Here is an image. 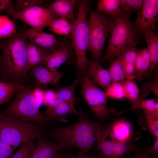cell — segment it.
<instances>
[{"label": "cell", "instance_id": "20", "mask_svg": "<svg viewBox=\"0 0 158 158\" xmlns=\"http://www.w3.org/2000/svg\"><path fill=\"white\" fill-rule=\"evenodd\" d=\"M46 50H47L34 44H28L27 49V73L34 66L42 63L46 56L49 54Z\"/></svg>", "mask_w": 158, "mask_h": 158}, {"label": "cell", "instance_id": "19", "mask_svg": "<svg viewBox=\"0 0 158 158\" xmlns=\"http://www.w3.org/2000/svg\"><path fill=\"white\" fill-rule=\"evenodd\" d=\"M143 35L149 53L150 64L146 77H147L158 63V36L152 31L145 32Z\"/></svg>", "mask_w": 158, "mask_h": 158}, {"label": "cell", "instance_id": "25", "mask_svg": "<svg viewBox=\"0 0 158 158\" xmlns=\"http://www.w3.org/2000/svg\"><path fill=\"white\" fill-rule=\"evenodd\" d=\"M49 30L58 35L68 36L71 33L72 24L67 19L60 17L53 21L48 25Z\"/></svg>", "mask_w": 158, "mask_h": 158}, {"label": "cell", "instance_id": "21", "mask_svg": "<svg viewBox=\"0 0 158 158\" xmlns=\"http://www.w3.org/2000/svg\"><path fill=\"white\" fill-rule=\"evenodd\" d=\"M150 64V56L147 48H144L138 52L135 63V78L139 81H141L144 77H146Z\"/></svg>", "mask_w": 158, "mask_h": 158}, {"label": "cell", "instance_id": "24", "mask_svg": "<svg viewBox=\"0 0 158 158\" xmlns=\"http://www.w3.org/2000/svg\"><path fill=\"white\" fill-rule=\"evenodd\" d=\"M121 0H99L97 3V11L99 12L104 11L114 18H117L121 14Z\"/></svg>", "mask_w": 158, "mask_h": 158}, {"label": "cell", "instance_id": "9", "mask_svg": "<svg viewBox=\"0 0 158 158\" xmlns=\"http://www.w3.org/2000/svg\"><path fill=\"white\" fill-rule=\"evenodd\" d=\"M5 11L10 17L21 21L31 28L42 30L53 21L59 18L48 8L39 5L18 11H15L11 6Z\"/></svg>", "mask_w": 158, "mask_h": 158}, {"label": "cell", "instance_id": "44", "mask_svg": "<svg viewBox=\"0 0 158 158\" xmlns=\"http://www.w3.org/2000/svg\"><path fill=\"white\" fill-rule=\"evenodd\" d=\"M11 0H0V13L3 11H5L8 7L12 5Z\"/></svg>", "mask_w": 158, "mask_h": 158}, {"label": "cell", "instance_id": "7", "mask_svg": "<svg viewBox=\"0 0 158 158\" xmlns=\"http://www.w3.org/2000/svg\"><path fill=\"white\" fill-rule=\"evenodd\" d=\"M87 20L89 32V43L87 50L93 59L99 63L106 41L108 37L113 23L104 13L94 11L91 8Z\"/></svg>", "mask_w": 158, "mask_h": 158}, {"label": "cell", "instance_id": "26", "mask_svg": "<svg viewBox=\"0 0 158 158\" xmlns=\"http://www.w3.org/2000/svg\"><path fill=\"white\" fill-rule=\"evenodd\" d=\"M16 32L14 22L7 16L0 14V39L12 38Z\"/></svg>", "mask_w": 158, "mask_h": 158}, {"label": "cell", "instance_id": "8", "mask_svg": "<svg viewBox=\"0 0 158 158\" xmlns=\"http://www.w3.org/2000/svg\"><path fill=\"white\" fill-rule=\"evenodd\" d=\"M81 95L92 113L100 121L107 119L110 113L107 107V97L105 92L99 88L88 77H81L80 83Z\"/></svg>", "mask_w": 158, "mask_h": 158}, {"label": "cell", "instance_id": "4", "mask_svg": "<svg viewBox=\"0 0 158 158\" xmlns=\"http://www.w3.org/2000/svg\"><path fill=\"white\" fill-rule=\"evenodd\" d=\"M131 13H121L114 20L108 37L104 60L111 63L125 50L137 48L138 41L130 18Z\"/></svg>", "mask_w": 158, "mask_h": 158}, {"label": "cell", "instance_id": "35", "mask_svg": "<svg viewBox=\"0 0 158 158\" xmlns=\"http://www.w3.org/2000/svg\"><path fill=\"white\" fill-rule=\"evenodd\" d=\"M148 130L153 135L158 137V117L145 114Z\"/></svg>", "mask_w": 158, "mask_h": 158}, {"label": "cell", "instance_id": "17", "mask_svg": "<svg viewBox=\"0 0 158 158\" xmlns=\"http://www.w3.org/2000/svg\"><path fill=\"white\" fill-rule=\"evenodd\" d=\"M80 1L76 0H56L51 4L48 8L59 17L68 19L72 23L75 18V9Z\"/></svg>", "mask_w": 158, "mask_h": 158}, {"label": "cell", "instance_id": "15", "mask_svg": "<svg viewBox=\"0 0 158 158\" xmlns=\"http://www.w3.org/2000/svg\"><path fill=\"white\" fill-rule=\"evenodd\" d=\"M32 75L39 85H57L65 72L51 70L42 63L32 68Z\"/></svg>", "mask_w": 158, "mask_h": 158}, {"label": "cell", "instance_id": "16", "mask_svg": "<svg viewBox=\"0 0 158 158\" xmlns=\"http://www.w3.org/2000/svg\"><path fill=\"white\" fill-rule=\"evenodd\" d=\"M108 126V136L111 139L118 142L131 140L133 129L129 122L123 119H118Z\"/></svg>", "mask_w": 158, "mask_h": 158}, {"label": "cell", "instance_id": "27", "mask_svg": "<svg viewBox=\"0 0 158 158\" xmlns=\"http://www.w3.org/2000/svg\"><path fill=\"white\" fill-rule=\"evenodd\" d=\"M21 84L12 81H0V105L7 103Z\"/></svg>", "mask_w": 158, "mask_h": 158}, {"label": "cell", "instance_id": "18", "mask_svg": "<svg viewBox=\"0 0 158 158\" xmlns=\"http://www.w3.org/2000/svg\"><path fill=\"white\" fill-rule=\"evenodd\" d=\"M36 140L35 148L29 158H49L56 152L65 150L58 144L48 140L45 137H40Z\"/></svg>", "mask_w": 158, "mask_h": 158}, {"label": "cell", "instance_id": "42", "mask_svg": "<svg viewBox=\"0 0 158 158\" xmlns=\"http://www.w3.org/2000/svg\"><path fill=\"white\" fill-rule=\"evenodd\" d=\"M145 154L149 156L151 154L156 155L158 153V137H156L154 143L152 147L150 149L143 151Z\"/></svg>", "mask_w": 158, "mask_h": 158}, {"label": "cell", "instance_id": "5", "mask_svg": "<svg viewBox=\"0 0 158 158\" xmlns=\"http://www.w3.org/2000/svg\"><path fill=\"white\" fill-rule=\"evenodd\" d=\"M91 1H80L77 17L72 24L70 37L75 53V66L79 74L84 75L88 63L86 51L89 43V32L86 15L90 8Z\"/></svg>", "mask_w": 158, "mask_h": 158}, {"label": "cell", "instance_id": "37", "mask_svg": "<svg viewBox=\"0 0 158 158\" xmlns=\"http://www.w3.org/2000/svg\"><path fill=\"white\" fill-rule=\"evenodd\" d=\"M14 150L11 145L0 139V158H9Z\"/></svg>", "mask_w": 158, "mask_h": 158}, {"label": "cell", "instance_id": "29", "mask_svg": "<svg viewBox=\"0 0 158 158\" xmlns=\"http://www.w3.org/2000/svg\"><path fill=\"white\" fill-rule=\"evenodd\" d=\"M125 98H126L133 104L139 97V90L136 83L133 80H126L122 83Z\"/></svg>", "mask_w": 158, "mask_h": 158}, {"label": "cell", "instance_id": "23", "mask_svg": "<svg viewBox=\"0 0 158 158\" xmlns=\"http://www.w3.org/2000/svg\"><path fill=\"white\" fill-rule=\"evenodd\" d=\"M81 76V75H79L70 85L58 88L56 91L57 99L68 102H75V90L79 83Z\"/></svg>", "mask_w": 158, "mask_h": 158}, {"label": "cell", "instance_id": "12", "mask_svg": "<svg viewBox=\"0 0 158 158\" xmlns=\"http://www.w3.org/2000/svg\"><path fill=\"white\" fill-rule=\"evenodd\" d=\"M75 102H68L56 99L43 114L49 122H68L69 121L65 118L66 116L79 114L75 107Z\"/></svg>", "mask_w": 158, "mask_h": 158}, {"label": "cell", "instance_id": "33", "mask_svg": "<svg viewBox=\"0 0 158 158\" xmlns=\"http://www.w3.org/2000/svg\"><path fill=\"white\" fill-rule=\"evenodd\" d=\"M140 108L142 109L145 114L158 117V101L154 99L144 100Z\"/></svg>", "mask_w": 158, "mask_h": 158}, {"label": "cell", "instance_id": "43", "mask_svg": "<svg viewBox=\"0 0 158 158\" xmlns=\"http://www.w3.org/2000/svg\"><path fill=\"white\" fill-rule=\"evenodd\" d=\"M135 155L132 158H157L156 155L152 154L151 156H148L142 151H138L135 152Z\"/></svg>", "mask_w": 158, "mask_h": 158}, {"label": "cell", "instance_id": "13", "mask_svg": "<svg viewBox=\"0 0 158 158\" xmlns=\"http://www.w3.org/2000/svg\"><path fill=\"white\" fill-rule=\"evenodd\" d=\"M22 34L30 41V43L52 52L56 49L57 40L53 34L45 33L42 30L31 27L25 30Z\"/></svg>", "mask_w": 158, "mask_h": 158}, {"label": "cell", "instance_id": "36", "mask_svg": "<svg viewBox=\"0 0 158 158\" xmlns=\"http://www.w3.org/2000/svg\"><path fill=\"white\" fill-rule=\"evenodd\" d=\"M46 1V0H18L16 1V5L21 11L32 6L39 5Z\"/></svg>", "mask_w": 158, "mask_h": 158}, {"label": "cell", "instance_id": "14", "mask_svg": "<svg viewBox=\"0 0 158 158\" xmlns=\"http://www.w3.org/2000/svg\"><path fill=\"white\" fill-rule=\"evenodd\" d=\"M88 77L95 84L105 90L113 82L108 70L91 59L88 61L86 71L84 75Z\"/></svg>", "mask_w": 158, "mask_h": 158}, {"label": "cell", "instance_id": "41", "mask_svg": "<svg viewBox=\"0 0 158 158\" xmlns=\"http://www.w3.org/2000/svg\"><path fill=\"white\" fill-rule=\"evenodd\" d=\"M66 157L67 158H105L100 153L97 155L94 156L80 152L75 155L68 154Z\"/></svg>", "mask_w": 158, "mask_h": 158}, {"label": "cell", "instance_id": "31", "mask_svg": "<svg viewBox=\"0 0 158 158\" xmlns=\"http://www.w3.org/2000/svg\"><path fill=\"white\" fill-rule=\"evenodd\" d=\"M108 98L121 99L125 98L122 83L113 82L105 90Z\"/></svg>", "mask_w": 158, "mask_h": 158}, {"label": "cell", "instance_id": "6", "mask_svg": "<svg viewBox=\"0 0 158 158\" xmlns=\"http://www.w3.org/2000/svg\"><path fill=\"white\" fill-rule=\"evenodd\" d=\"M33 89L20 84L15 97L1 112L10 117L48 126L49 122L40 112V107L33 94Z\"/></svg>", "mask_w": 158, "mask_h": 158}, {"label": "cell", "instance_id": "45", "mask_svg": "<svg viewBox=\"0 0 158 158\" xmlns=\"http://www.w3.org/2000/svg\"><path fill=\"white\" fill-rule=\"evenodd\" d=\"M64 156L62 153L57 151L51 157L49 158H64Z\"/></svg>", "mask_w": 158, "mask_h": 158}, {"label": "cell", "instance_id": "46", "mask_svg": "<svg viewBox=\"0 0 158 158\" xmlns=\"http://www.w3.org/2000/svg\"><path fill=\"white\" fill-rule=\"evenodd\" d=\"M1 49V44L0 43V49ZM2 56L1 55L0 52V77H1L2 75Z\"/></svg>", "mask_w": 158, "mask_h": 158}, {"label": "cell", "instance_id": "34", "mask_svg": "<svg viewBox=\"0 0 158 158\" xmlns=\"http://www.w3.org/2000/svg\"><path fill=\"white\" fill-rule=\"evenodd\" d=\"M138 53L137 48H131L124 51L117 57L123 64H135Z\"/></svg>", "mask_w": 158, "mask_h": 158}, {"label": "cell", "instance_id": "39", "mask_svg": "<svg viewBox=\"0 0 158 158\" xmlns=\"http://www.w3.org/2000/svg\"><path fill=\"white\" fill-rule=\"evenodd\" d=\"M44 91L39 87H36L33 90V95L40 107L43 104Z\"/></svg>", "mask_w": 158, "mask_h": 158}, {"label": "cell", "instance_id": "38", "mask_svg": "<svg viewBox=\"0 0 158 158\" xmlns=\"http://www.w3.org/2000/svg\"><path fill=\"white\" fill-rule=\"evenodd\" d=\"M57 99L56 92L49 89L45 91L43 100V104L48 108L51 106Z\"/></svg>", "mask_w": 158, "mask_h": 158}, {"label": "cell", "instance_id": "10", "mask_svg": "<svg viewBox=\"0 0 158 158\" xmlns=\"http://www.w3.org/2000/svg\"><path fill=\"white\" fill-rule=\"evenodd\" d=\"M55 50L47 54L42 63L51 70L57 69L63 63H73L75 59L70 37H59L57 39Z\"/></svg>", "mask_w": 158, "mask_h": 158}, {"label": "cell", "instance_id": "22", "mask_svg": "<svg viewBox=\"0 0 158 158\" xmlns=\"http://www.w3.org/2000/svg\"><path fill=\"white\" fill-rule=\"evenodd\" d=\"M143 148L133 143L130 141L118 142L114 141L111 158H122L126 154L138 151H144Z\"/></svg>", "mask_w": 158, "mask_h": 158}, {"label": "cell", "instance_id": "28", "mask_svg": "<svg viewBox=\"0 0 158 158\" xmlns=\"http://www.w3.org/2000/svg\"><path fill=\"white\" fill-rule=\"evenodd\" d=\"M113 82L122 83L126 77L123 64L118 57L111 63L108 70Z\"/></svg>", "mask_w": 158, "mask_h": 158}, {"label": "cell", "instance_id": "2", "mask_svg": "<svg viewBox=\"0 0 158 158\" xmlns=\"http://www.w3.org/2000/svg\"><path fill=\"white\" fill-rule=\"evenodd\" d=\"M27 40L22 33L19 34L1 44L3 51L2 80L20 84V82L26 77Z\"/></svg>", "mask_w": 158, "mask_h": 158}, {"label": "cell", "instance_id": "32", "mask_svg": "<svg viewBox=\"0 0 158 158\" xmlns=\"http://www.w3.org/2000/svg\"><path fill=\"white\" fill-rule=\"evenodd\" d=\"M121 13L137 12L140 10L143 3L142 0H121Z\"/></svg>", "mask_w": 158, "mask_h": 158}, {"label": "cell", "instance_id": "1", "mask_svg": "<svg viewBox=\"0 0 158 158\" xmlns=\"http://www.w3.org/2000/svg\"><path fill=\"white\" fill-rule=\"evenodd\" d=\"M74 123L65 127L53 124L47 128L46 136L57 142L65 150L77 148L79 152L87 154L97 143L99 132L102 125L88 118L83 113Z\"/></svg>", "mask_w": 158, "mask_h": 158}, {"label": "cell", "instance_id": "30", "mask_svg": "<svg viewBox=\"0 0 158 158\" xmlns=\"http://www.w3.org/2000/svg\"><path fill=\"white\" fill-rule=\"evenodd\" d=\"M35 147L34 141H26L21 145L18 150L10 158H29Z\"/></svg>", "mask_w": 158, "mask_h": 158}, {"label": "cell", "instance_id": "11", "mask_svg": "<svg viewBox=\"0 0 158 158\" xmlns=\"http://www.w3.org/2000/svg\"><path fill=\"white\" fill-rule=\"evenodd\" d=\"M134 22V31L140 36L148 31L156 30L155 24L158 20V0H144L140 11L137 12Z\"/></svg>", "mask_w": 158, "mask_h": 158}, {"label": "cell", "instance_id": "3", "mask_svg": "<svg viewBox=\"0 0 158 158\" xmlns=\"http://www.w3.org/2000/svg\"><path fill=\"white\" fill-rule=\"evenodd\" d=\"M46 126L6 116L0 113V139L15 149L28 140L46 136Z\"/></svg>", "mask_w": 158, "mask_h": 158}, {"label": "cell", "instance_id": "40", "mask_svg": "<svg viewBox=\"0 0 158 158\" xmlns=\"http://www.w3.org/2000/svg\"><path fill=\"white\" fill-rule=\"evenodd\" d=\"M143 88L152 91L155 95L158 97V83L157 81L154 82H145L143 85Z\"/></svg>", "mask_w": 158, "mask_h": 158}]
</instances>
